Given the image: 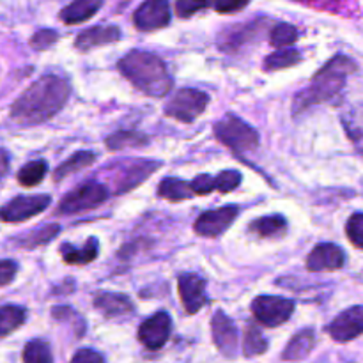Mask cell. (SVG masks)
<instances>
[{"mask_svg":"<svg viewBox=\"0 0 363 363\" xmlns=\"http://www.w3.org/2000/svg\"><path fill=\"white\" fill-rule=\"evenodd\" d=\"M300 38V32L294 25L291 23H277L275 27L269 32V43H272L275 48H287V46L294 45Z\"/></svg>","mask_w":363,"mask_h":363,"instance_id":"32","label":"cell"},{"mask_svg":"<svg viewBox=\"0 0 363 363\" xmlns=\"http://www.w3.org/2000/svg\"><path fill=\"white\" fill-rule=\"evenodd\" d=\"M69 85L57 74H46L30 85L11 105L9 117L20 126H38L52 119L69 98Z\"/></svg>","mask_w":363,"mask_h":363,"instance_id":"1","label":"cell"},{"mask_svg":"<svg viewBox=\"0 0 363 363\" xmlns=\"http://www.w3.org/2000/svg\"><path fill=\"white\" fill-rule=\"evenodd\" d=\"M346 234L351 245L363 250V213H354L346 223Z\"/></svg>","mask_w":363,"mask_h":363,"instance_id":"36","label":"cell"},{"mask_svg":"<svg viewBox=\"0 0 363 363\" xmlns=\"http://www.w3.org/2000/svg\"><path fill=\"white\" fill-rule=\"evenodd\" d=\"M298 62H301V53L293 48H284L269 53L262 62V67H264V71H280L296 66Z\"/></svg>","mask_w":363,"mask_h":363,"instance_id":"29","label":"cell"},{"mask_svg":"<svg viewBox=\"0 0 363 363\" xmlns=\"http://www.w3.org/2000/svg\"><path fill=\"white\" fill-rule=\"evenodd\" d=\"M190 184H191V190H194L195 195H209L213 190H216L215 177L208 176V174L197 176Z\"/></svg>","mask_w":363,"mask_h":363,"instance_id":"39","label":"cell"},{"mask_svg":"<svg viewBox=\"0 0 363 363\" xmlns=\"http://www.w3.org/2000/svg\"><path fill=\"white\" fill-rule=\"evenodd\" d=\"M99 254V245L96 238H89L85 241L84 247H74V245L64 243L60 245V255H62L64 262L71 266H85L91 264L92 261H96Z\"/></svg>","mask_w":363,"mask_h":363,"instance_id":"20","label":"cell"},{"mask_svg":"<svg viewBox=\"0 0 363 363\" xmlns=\"http://www.w3.org/2000/svg\"><path fill=\"white\" fill-rule=\"evenodd\" d=\"M158 162H145V160L128 163L126 169L121 170L119 177L116 179V194H126V191H131L133 188H137L147 177H151L158 170Z\"/></svg>","mask_w":363,"mask_h":363,"instance_id":"17","label":"cell"},{"mask_svg":"<svg viewBox=\"0 0 363 363\" xmlns=\"http://www.w3.org/2000/svg\"><path fill=\"white\" fill-rule=\"evenodd\" d=\"M252 0H216L215 11L220 14H234L243 11Z\"/></svg>","mask_w":363,"mask_h":363,"instance_id":"40","label":"cell"},{"mask_svg":"<svg viewBox=\"0 0 363 363\" xmlns=\"http://www.w3.org/2000/svg\"><path fill=\"white\" fill-rule=\"evenodd\" d=\"M211 333L213 342H215V346L218 347V351L223 357H238V353H240V333H238V328L233 319L223 314L222 311H218L213 315Z\"/></svg>","mask_w":363,"mask_h":363,"instance_id":"11","label":"cell"},{"mask_svg":"<svg viewBox=\"0 0 363 363\" xmlns=\"http://www.w3.org/2000/svg\"><path fill=\"white\" fill-rule=\"evenodd\" d=\"M340 121L344 124L347 137L353 140V144L358 145V149L363 152V103L350 106L346 112L340 116Z\"/></svg>","mask_w":363,"mask_h":363,"instance_id":"24","label":"cell"},{"mask_svg":"<svg viewBox=\"0 0 363 363\" xmlns=\"http://www.w3.org/2000/svg\"><path fill=\"white\" fill-rule=\"evenodd\" d=\"M2 160H4V163H2V174H4V176H6L7 167H9V156H7L6 149H4V151H2Z\"/></svg>","mask_w":363,"mask_h":363,"instance_id":"43","label":"cell"},{"mask_svg":"<svg viewBox=\"0 0 363 363\" xmlns=\"http://www.w3.org/2000/svg\"><path fill=\"white\" fill-rule=\"evenodd\" d=\"M117 69L135 89L151 98H163L172 89L165 62L156 53L131 50L117 62Z\"/></svg>","mask_w":363,"mask_h":363,"instance_id":"3","label":"cell"},{"mask_svg":"<svg viewBox=\"0 0 363 363\" xmlns=\"http://www.w3.org/2000/svg\"><path fill=\"white\" fill-rule=\"evenodd\" d=\"M71 363H105V358L94 350H80L74 353Z\"/></svg>","mask_w":363,"mask_h":363,"instance_id":"42","label":"cell"},{"mask_svg":"<svg viewBox=\"0 0 363 363\" xmlns=\"http://www.w3.org/2000/svg\"><path fill=\"white\" fill-rule=\"evenodd\" d=\"M46 172H48V163L45 160H35V162L27 163L20 169L16 179L21 186H38L43 179L46 177Z\"/></svg>","mask_w":363,"mask_h":363,"instance_id":"31","label":"cell"},{"mask_svg":"<svg viewBox=\"0 0 363 363\" xmlns=\"http://www.w3.org/2000/svg\"><path fill=\"white\" fill-rule=\"evenodd\" d=\"M18 273V264L11 259H4L0 262V280H2V286H7V284L13 282V279Z\"/></svg>","mask_w":363,"mask_h":363,"instance_id":"41","label":"cell"},{"mask_svg":"<svg viewBox=\"0 0 363 363\" xmlns=\"http://www.w3.org/2000/svg\"><path fill=\"white\" fill-rule=\"evenodd\" d=\"M209 103V96L199 89H181L165 105V116L190 124L201 116Z\"/></svg>","mask_w":363,"mask_h":363,"instance_id":"5","label":"cell"},{"mask_svg":"<svg viewBox=\"0 0 363 363\" xmlns=\"http://www.w3.org/2000/svg\"><path fill=\"white\" fill-rule=\"evenodd\" d=\"M177 291H179L181 301H183V307L188 314H197L208 303L206 280L197 273H183V275H179Z\"/></svg>","mask_w":363,"mask_h":363,"instance_id":"14","label":"cell"},{"mask_svg":"<svg viewBox=\"0 0 363 363\" xmlns=\"http://www.w3.org/2000/svg\"><path fill=\"white\" fill-rule=\"evenodd\" d=\"M108 199V190L101 183H85L82 186L74 188L73 191L66 195L59 204V213L62 215H74V213L89 211L96 209Z\"/></svg>","mask_w":363,"mask_h":363,"instance_id":"6","label":"cell"},{"mask_svg":"<svg viewBox=\"0 0 363 363\" xmlns=\"http://www.w3.org/2000/svg\"><path fill=\"white\" fill-rule=\"evenodd\" d=\"M335 342H350L363 335V305H357L337 315L326 328Z\"/></svg>","mask_w":363,"mask_h":363,"instance_id":"13","label":"cell"},{"mask_svg":"<svg viewBox=\"0 0 363 363\" xmlns=\"http://www.w3.org/2000/svg\"><path fill=\"white\" fill-rule=\"evenodd\" d=\"M52 204L50 195H18L0 209L4 223H21L41 215Z\"/></svg>","mask_w":363,"mask_h":363,"instance_id":"8","label":"cell"},{"mask_svg":"<svg viewBox=\"0 0 363 363\" xmlns=\"http://www.w3.org/2000/svg\"><path fill=\"white\" fill-rule=\"evenodd\" d=\"M357 71V62L347 55L332 57L318 73L312 78L311 85L298 92L293 101L294 117L303 113L312 105H321V103H335L342 94L346 82L351 74Z\"/></svg>","mask_w":363,"mask_h":363,"instance_id":"2","label":"cell"},{"mask_svg":"<svg viewBox=\"0 0 363 363\" xmlns=\"http://www.w3.org/2000/svg\"><path fill=\"white\" fill-rule=\"evenodd\" d=\"M94 307L108 319L123 318L135 311L133 301L121 293H98L94 296Z\"/></svg>","mask_w":363,"mask_h":363,"instance_id":"18","label":"cell"},{"mask_svg":"<svg viewBox=\"0 0 363 363\" xmlns=\"http://www.w3.org/2000/svg\"><path fill=\"white\" fill-rule=\"evenodd\" d=\"M96 158H98V156H96V152L92 151L74 152L71 158H67L66 162H62L59 167H57L55 172H53V181L59 183V181L66 179L67 176H71V174H77L78 170L87 169V167H91L92 163L96 162Z\"/></svg>","mask_w":363,"mask_h":363,"instance_id":"25","label":"cell"},{"mask_svg":"<svg viewBox=\"0 0 363 363\" xmlns=\"http://www.w3.org/2000/svg\"><path fill=\"white\" fill-rule=\"evenodd\" d=\"M294 312V301L280 296H269L262 294L252 301V314L261 325L268 328H277L289 321Z\"/></svg>","mask_w":363,"mask_h":363,"instance_id":"7","label":"cell"},{"mask_svg":"<svg viewBox=\"0 0 363 363\" xmlns=\"http://www.w3.org/2000/svg\"><path fill=\"white\" fill-rule=\"evenodd\" d=\"M105 0H71L59 13V18L66 25H80L91 20L103 7Z\"/></svg>","mask_w":363,"mask_h":363,"instance_id":"19","label":"cell"},{"mask_svg":"<svg viewBox=\"0 0 363 363\" xmlns=\"http://www.w3.org/2000/svg\"><path fill=\"white\" fill-rule=\"evenodd\" d=\"M238 215H240L238 206H225V208L206 211L195 220L194 230L202 238H220L223 233L229 230V227L233 225Z\"/></svg>","mask_w":363,"mask_h":363,"instance_id":"10","label":"cell"},{"mask_svg":"<svg viewBox=\"0 0 363 363\" xmlns=\"http://www.w3.org/2000/svg\"><path fill=\"white\" fill-rule=\"evenodd\" d=\"M259 25H261L259 21H252V23L247 25H236L234 28H229V30L223 32V35L220 38L222 50H236L247 41L254 39L257 35L259 28H261Z\"/></svg>","mask_w":363,"mask_h":363,"instance_id":"23","label":"cell"},{"mask_svg":"<svg viewBox=\"0 0 363 363\" xmlns=\"http://www.w3.org/2000/svg\"><path fill=\"white\" fill-rule=\"evenodd\" d=\"M216 0H176V14L179 18H191L194 14H197L199 11L209 9V7H215Z\"/></svg>","mask_w":363,"mask_h":363,"instance_id":"35","label":"cell"},{"mask_svg":"<svg viewBox=\"0 0 363 363\" xmlns=\"http://www.w3.org/2000/svg\"><path fill=\"white\" fill-rule=\"evenodd\" d=\"M57 39H59V32L53 30V28H41V30H38L34 35H32L28 43H30V46L34 50L43 52V50L52 48V46L57 43Z\"/></svg>","mask_w":363,"mask_h":363,"instance_id":"38","label":"cell"},{"mask_svg":"<svg viewBox=\"0 0 363 363\" xmlns=\"http://www.w3.org/2000/svg\"><path fill=\"white\" fill-rule=\"evenodd\" d=\"M106 147L110 151H124V149H135L142 147L147 144V137L138 131H117V133L110 135L105 140Z\"/></svg>","mask_w":363,"mask_h":363,"instance_id":"28","label":"cell"},{"mask_svg":"<svg viewBox=\"0 0 363 363\" xmlns=\"http://www.w3.org/2000/svg\"><path fill=\"white\" fill-rule=\"evenodd\" d=\"M346 264V254L340 247L333 243H319L312 248L307 257L308 272L323 273V272H337L342 269Z\"/></svg>","mask_w":363,"mask_h":363,"instance_id":"15","label":"cell"},{"mask_svg":"<svg viewBox=\"0 0 363 363\" xmlns=\"http://www.w3.org/2000/svg\"><path fill=\"white\" fill-rule=\"evenodd\" d=\"M172 20L169 0H144L133 13V25L140 32L162 30Z\"/></svg>","mask_w":363,"mask_h":363,"instance_id":"9","label":"cell"},{"mask_svg":"<svg viewBox=\"0 0 363 363\" xmlns=\"http://www.w3.org/2000/svg\"><path fill=\"white\" fill-rule=\"evenodd\" d=\"M314 346H315V333L314 330L307 328L303 330V332L296 333V335L289 340L287 347L284 350L282 358L286 362H300L308 357V353L314 350Z\"/></svg>","mask_w":363,"mask_h":363,"instance_id":"22","label":"cell"},{"mask_svg":"<svg viewBox=\"0 0 363 363\" xmlns=\"http://www.w3.org/2000/svg\"><path fill=\"white\" fill-rule=\"evenodd\" d=\"M158 195L165 201L179 202V201H188V199H194V190H191V184L186 183L183 179H177V177H165V179L160 183L158 186Z\"/></svg>","mask_w":363,"mask_h":363,"instance_id":"26","label":"cell"},{"mask_svg":"<svg viewBox=\"0 0 363 363\" xmlns=\"http://www.w3.org/2000/svg\"><path fill=\"white\" fill-rule=\"evenodd\" d=\"M60 233V227L55 223H50V225H43L39 229L27 233L25 236L16 238V243L23 248H38L43 245H48L50 241L55 240Z\"/></svg>","mask_w":363,"mask_h":363,"instance_id":"27","label":"cell"},{"mask_svg":"<svg viewBox=\"0 0 363 363\" xmlns=\"http://www.w3.org/2000/svg\"><path fill=\"white\" fill-rule=\"evenodd\" d=\"M121 39V28L117 25H96V27L85 28L74 39V48L78 52H91L99 46L112 45Z\"/></svg>","mask_w":363,"mask_h":363,"instance_id":"16","label":"cell"},{"mask_svg":"<svg viewBox=\"0 0 363 363\" xmlns=\"http://www.w3.org/2000/svg\"><path fill=\"white\" fill-rule=\"evenodd\" d=\"M216 191L220 194H230L241 184V174L238 170H223L215 177Z\"/></svg>","mask_w":363,"mask_h":363,"instance_id":"37","label":"cell"},{"mask_svg":"<svg viewBox=\"0 0 363 363\" xmlns=\"http://www.w3.org/2000/svg\"><path fill=\"white\" fill-rule=\"evenodd\" d=\"M250 233L264 240H282L287 234V220L280 215L261 216L250 223Z\"/></svg>","mask_w":363,"mask_h":363,"instance_id":"21","label":"cell"},{"mask_svg":"<svg viewBox=\"0 0 363 363\" xmlns=\"http://www.w3.org/2000/svg\"><path fill=\"white\" fill-rule=\"evenodd\" d=\"M170 332H172V321L167 312H156L149 319H145L138 328V340L142 346L151 351L162 350L169 340Z\"/></svg>","mask_w":363,"mask_h":363,"instance_id":"12","label":"cell"},{"mask_svg":"<svg viewBox=\"0 0 363 363\" xmlns=\"http://www.w3.org/2000/svg\"><path fill=\"white\" fill-rule=\"evenodd\" d=\"M215 137L234 152L254 151L259 145L257 130L236 116H225L220 119L215 124Z\"/></svg>","mask_w":363,"mask_h":363,"instance_id":"4","label":"cell"},{"mask_svg":"<svg viewBox=\"0 0 363 363\" xmlns=\"http://www.w3.org/2000/svg\"><path fill=\"white\" fill-rule=\"evenodd\" d=\"M23 363H53L50 346L43 340H32L23 350Z\"/></svg>","mask_w":363,"mask_h":363,"instance_id":"34","label":"cell"},{"mask_svg":"<svg viewBox=\"0 0 363 363\" xmlns=\"http://www.w3.org/2000/svg\"><path fill=\"white\" fill-rule=\"evenodd\" d=\"M25 323V308L16 305H4L0 308V335L6 339L7 335L20 328Z\"/></svg>","mask_w":363,"mask_h":363,"instance_id":"30","label":"cell"},{"mask_svg":"<svg viewBox=\"0 0 363 363\" xmlns=\"http://www.w3.org/2000/svg\"><path fill=\"white\" fill-rule=\"evenodd\" d=\"M268 350V342H266L264 335L261 333V330L255 328V326H248L247 332L243 337V353L245 357H259L264 351Z\"/></svg>","mask_w":363,"mask_h":363,"instance_id":"33","label":"cell"}]
</instances>
